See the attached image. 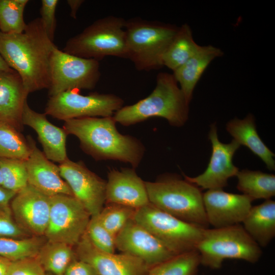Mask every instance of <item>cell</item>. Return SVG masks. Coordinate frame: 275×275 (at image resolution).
<instances>
[{
  "label": "cell",
  "instance_id": "cell-42",
  "mask_svg": "<svg viewBox=\"0 0 275 275\" xmlns=\"http://www.w3.org/2000/svg\"><path fill=\"white\" fill-rule=\"evenodd\" d=\"M13 69L8 66V65L6 63L5 61L0 54V70L11 71Z\"/></svg>",
  "mask_w": 275,
  "mask_h": 275
},
{
  "label": "cell",
  "instance_id": "cell-16",
  "mask_svg": "<svg viewBox=\"0 0 275 275\" xmlns=\"http://www.w3.org/2000/svg\"><path fill=\"white\" fill-rule=\"evenodd\" d=\"M50 204L49 197L28 184L12 200L11 210L15 222L30 235L44 236Z\"/></svg>",
  "mask_w": 275,
  "mask_h": 275
},
{
  "label": "cell",
  "instance_id": "cell-14",
  "mask_svg": "<svg viewBox=\"0 0 275 275\" xmlns=\"http://www.w3.org/2000/svg\"><path fill=\"white\" fill-rule=\"evenodd\" d=\"M116 246L122 253L141 259L150 268L176 256L133 218L116 235Z\"/></svg>",
  "mask_w": 275,
  "mask_h": 275
},
{
  "label": "cell",
  "instance_id": "cell-35",
  "mask_svg": "<svg viewBox=\"0 0 275 275\" xmlns=\"http://www.w3.org/2000/svg\"><path fill=\"white\" fill-rule=\"evenodd\" d=\"M7 275H46V272L36 257H31L11 261Z\"/></svg>",
  "mask_w": 275,
  "mask_h": 275
},
{
  "label": "cell",
  "instance_id": "cell-13",
  "mask_svg": "<svg viewBox=\"0 0 275 275\" xmlns=\"http://www.w3.org/2000/svg\"><path fill=\"white\" fill-rule=\"evenodd\" d=\"M63 179L73 196L92 216L98 215L105 204L106 181L89 170L83 162L67 158L59 165Z\"/></svg>",
  "mask_w": 275,
  "mask_h": 275
},
{
  "label": "cell",
  "instance_id": "cell-17",
  "mask_svg": "<svg viewBox=\"0 0 275 275\" xmlns=\"http://www.w3.org/2000/svg\"><path fill=\"white\" fill-rule=\"evenodd\" d=\"M253 201L244 194L227 193L223 189L207 190L203 194L207 220L214 228L242 223L252 207Z\"/></svg>",
  "mask_w": 275,
  "mask_h": 275
},
{
  "label": "cell",
  "instance_id": "cell-28",
  "mask_svg": "<svg viewBox=\"0 0 275 275\" xmlns=\"http://www.w3.org/2000/svg\"><path fill=\"white\" fill-rule=\"evenodd\" d=\"M30 145L19 131L10 124L0 121V158L26 160Z\"/></svg>",
  "mask_w": 275,
  "mask_h": 275
},
{
  "label": "cell",
  "instance_id": "cell-21",
  "mask_svg": "<svg viewBox=\"0 0 275 275\" xmlns=\"http://www.w3.org/2000/svg\"><path fill=\"white\" fill-rule=\"evenodd\" d=\"M28 95L16 71L0 70V121L22 130V112Z\"/></svg>",
  "mask_w": 275,
  "mask_h": 275
},
{
  "label": "cell",
  "instance_id": "cell-8",
  "mask_svg": "<svg viewBox=\"0 0 275 275\" xmlns=\"http://www.w3.org/2000/svg\"><path fill=\"white\" fill-rule=\"evenodd\" d=\"M133 219L176 255L196 250L205 229L180 219L151 203L136 209Z\"/></svg>",
  "mask_w": 275,
  "mask_h": 275
},
{
  "label": "cell",
  "instance_id": "cell-29",
  "mask_svg": "<svg viewBox=\"0 0 275 275\" xmlns=\"http://www.w3.org/2000/svg\"><path fill=\"white\" fill-rule=\"evenodd\" d=\"M200 258L197 250L176 255L151 268L147 275H197Z\"/></svg>",
  "mask_w": 275,
  "mask_h": 275
},
{
  "label": "cell",
  "instance_id": "cell-10",
  "mask_svg": "<svg viewBox=\"0 0 275 275\" xmlns=\"http://www.w3.org/2000/svg\"><path fill=\"white\" fill-rule=\"evenodd\" d=\"M123 104L122 99L112 94L82 95L75 90H69L50 97L45 113L64 121L84 117H112Z\"/></svg>",
  "mask_w": 275,
  "mask_h": 275
},
{
  "label": "cell",
  "instance_id": "cell-37",
  "mask_svg": "<svg viewBox=\"0 0 275 275\" xmlns=\"http://www.w3.org/2000/svg\"><path fill=\"white\" fill-rule=\"evenodd\" d=\"M10 211H0V237L14 238L30 237L11 218Z\"/></svg>",
  "mask_w": 275,
  "mask_h": 275
},
{
  "label": "cell",
  "instance_id": "cell-2",
  "mask_svg": "<svg viewBox=\"0 0 275 275\" xmlns=\"http://www.w3.org/2000/svg\"><path fill=\"white\" fill-rule=\"evenodd\" d=\"M113 116L84 117L64 121L67 134L76 136L80 147L96 160L112 159L138 166L144 148L136 139L120 133Z\"/></svg>",
  "mask_w": 275,
  "mask_h": 275
},
{
  "label": "cell",
  "instance_id": "cell-26",
  "mask_svg": "<svg viewBox=\"0 0 275 275\" xmlns=\"http://www.w3.org/2000/svg\"><path fill=\"white\" fill-rule=\"evenodd\" d=\"M236 176L237 188L253 200H266L274 196V175L245 169L239 171Z\"/></svg>",
  "mask_w": 275,
  "mask_h": 275
},
{
  "label": "cell",
  "instance_id": "cell-9",
  "mask_svg": "<svg viewBox=\"0 0 275 275\" xmlns=\"http://www.w3.org/2000/svg\"><path fill=\"white\" fill-rule=\"evenodd\" d=\"M50 97L69 90H91L100 77L99 61L67 53L56 48L50 61Z\"/></svg>",
  "mask_w": 275,
  "mask_h": 275
},
{
  "label": "cell",
  "instance_id": "cell-27",
  "mask_svg": "<svg viewBox=\"0 0 275 275\" xmlns=\"http://www.w3.org/2000/svg\"><path fill=\"white\" fill-rule=\"evenodd\" d=\"M36 257L46 272L55 275H64L68 265L77 258L73 246L48 241L43 244Z\"/></svg>",
  "mask_w": 275,
  "mask_h": 275
},
{
  "label": "cell",
  "instance_id": "cell-4",
  "mask_svg": "<svg viewBox=\"0 0 275 275\" xmlns=\"http://www.w3.org/2000/svg\"><path fill=\"white\" fill-rule=\"evenodd\" d=\"M178 26L139 18L125 20L126 59L139 71L159 69Z\"/></svg>",
  "mask_w": 275,
  "mask_h": 275
},
{
  "label": "cell",
  "instance_id": "cell-20",
  "mask_svg": "<svg viewBox=\"0 0 275 275\" xmlns=\"http://www.w3.org/2000/svg\"><path fill=\"white\" fill-rule=\"evenodd\" d=\"M22 124L33 128L38 135L45 156L50 160L61 163L68 158L66 142L68 135L63 128L50 123L45 113H39L33 110L25 102Z\"/></svg>",
  "mask_w": 275,
  "mask_h": 275
},
{
  "label": "cell",
  "instance_id": "cell-23",
  "mask_svg": "<svg viewBox=\"0 0 275 275\" xmlns=\"http://www.w3.org/2000/svg\"><path fill=\"white\" fill-rule=\"evenodd\" d=\"M226 129L239 145L247 147L257 155L270 171L275 169L274 154L266 146L259 136L253 116L249 114L243 119L234 118L229 121Z\"/></svg>",
  "mask_w": 275,
  "mask_h": 275
},
{
  "label": "cell",
  "instance_id": "cell-36",
  "mask_svg": "<svg viewBox=\"0 0 275 275\" xmlns=\"http://www.w3.org/2000/svg\"><path fill=\"white\" fill-rule=\"evenodd\" d=\"M58 0H42L40 8V18L46 32L51 41H53L57 26L56 8Z\"/></svg>",
  "mask_w": 275,
  "mask_h": 275
},
{
  "label": "cell",
  "instance_id": "cell-22",
  "mask_svg": "<svg viewBox=\"0 0 275 275\" xmlns=\"http://www.w3.org/2000/svg\"><path fill=\"white\" fill-rule=\"evenodd\" d=\"M223 54V51L216 47L201 46L191 58L173 71V75L188 103L191 101L194 90L208 65Z\"/></svg>",
  "mask_w": 275,
  "mask_h": 275
},
{
  "label": "cell",
  "instance_id": "cell-11",
  "mask_svg": "<svg viewBox=\"0 0 275 275\" xmlns=\"http://www.w3.org/2000/svg\"><path fill=\"white\" fill-rule=\"evenodd\" d=\"M50 211L44 236L48 241L75 246L84 235L91 216L74 196L50 197Z\"/></svg>",
  "mask_w": 275,
  "mask_h": 275
},
{
  "label": "cell",
  "instance_id": "cell-6",
  "mask_svg": "<svg viewBox=\"0 0 275 275\" xmlns=\"http://www.w3.org/2000/svg\"><path fill=\"white\" fill-rule=\"evenodd\" d=\"M196 250L201 264L211 269L221 268L223 261L227 259L255 263L262 255L261 247L240 224L221 228H205Z\"/></svg>",
  "mask_w": 275,
  "mask_h": 275
},
{
  "label": "cell",
  "instance_id": "cell-5",
  "mask_svg": "<svg viewBox=\"0 0 275 275\" xmlns=\"http://www.w3.org/2000/svg\"><path fill=\"white\" fill-rule=\"evenodd\" d=\"M145 185L150 203L184 222L208 228L199 187L185 179L171 177Z\"/></svg>",
  "mask_w": 275,
  "mask_h": 275
},
{
  "label": "cell",
  "instance_id": "cell-39",
  "mask_svg": "<svg viewBox=\"0 0 275 275\" xmlns=\"http://www.w3.org/2000/svg\"><path fill=\"white\" fill-rule=\"evenodd\" d=\"M16 194L0 185V211H11L9 203Z\"/></svg>",
  "mask_w": 275,
  "mask_h": 275
},
{
  "label": "cell",
  "instance_id": "cell-41",
  "mask_svg": "<svg viewBox=\"0 0 275 275\" xmlns=\"http://www.w3.org/2000/svg\"><path fill=\"white\" fill-rule=\"evenodd\" d=\"M11 262L9 260L0 256V275H7Z\"/></svg>",
  "mask_w": 275,
  "mask_h": 275
},
{
  "label": "cell",
  "instance_id": "cell-7",
  "mask_svg": "<svg viewBox=\"0 0 275 275\" xmlns=\"http://www.w3.org/2000/svg\"><path fill=\"white\" fill-rule=\"evenodd\" d=\"M125 23L114 16L100 18L70 38L63 51L98 61L107 56L126 59Z\"/></svg>",
  "mask_w": 275,
  "mask_h": 275
},
{
  "label": "cell",
  "instance_id": "cell-1",
  "mask_svg": "<svg viewBox=\"0 0 275 275\" xmlns=\"http://www.w3.org/2000/svg\"><path fill=\"white\" fill-rule=\"evenodd\" d=\"M57 47L40 17L27 23L22 33L0 32V54L20 76L28 94L49 88L50 58Z\"/></svg>",
  "mask_w": 275,
  "mask_h": 275
},
{
  "label": "cell",
  "instance_id": "cell-34",
  "mask_svg": "<svg viewBox=\"0 0 275 275\" xmlns=\"http://www.w3.org/2000/svg\"><path fill=\"white\" fill-rule=\"evenodd\" d=\"M85 234L97 249L106 253H115L116 249V236L102 226L97 215L91 217Z\"/></svg>",
  "mask_w": 275,
  "mask_h": 275
},
{
  "label": "cell",
  "instance_id": "cell-18",
  "mask_svg": "<svg viewBox=\"0 0 275 275\" xmlns=\"http://www.w3.org/2000/svg\"><path fill=\"white\" fill-rule=\"evenodd\" d=\"M27 141L31 149L25 160L28 184L49 197L58 195L73 196L61 175L59 166L45 156L31 136H28Z\"/></svg>",
  "mask_w": 275,
  "mask_h": 275
},
{
  "label": "cell",
  "instance_id": "cell-43",
  "mask_svg": "<svg viewBox=\"0 0 275 275\" xmlns=\"http://www.w3.org/2000/svg\"><path fill=\"white\" fill-rule=\"evenodd\" d=\"M2 184H3V180H2L1 170L0 168V185L2 186Z\"/></svg>",
  "mask_w": 275,
  "mask_h": 275
},
{
  "label": "cell",
  "instance_id": "cell-3",
  "mask_svg": "<svg viewBox=\"0 0 275 275\" xmlns=\"http://www.w3.org/2000/svg\"><path fill=\"white\" fill-rule=\"evenodd\" d=\"M189 104L173 74L160 72L154 89L148 97L122 106L113 118L116 122L129 126L150 118L160 117L171 125L180 127L188 119Z\"/></svg>",
  "mask_w": 275,
  "mask_h": 275
},
{
  "label": "cell",
  "instance_id": "cell-44",
  "mask_svg": "<svg viewBox=\"0 0 275 275\" xmlns=\"http://www.w3.org/2000/svg\"><path fill=\"white\" fill-rule=\"evenodd\" d=\"M46 275H55V274H52V273H47L46 272Z\"/></svg>",
  "mask_w": 275,
  "mask_h": 275
},
{
  "label": "cell",
  "instance_id": "cell-15",
  "mask_svg": "<svg viewBox=\"0 0 275 275\" xmlns=\"http://www.w3.org/2000/svg\"><path fill=\"white\" fill-rule=\"evenodd\" d=\"M75 246L77 259L90 264L99 275H147L150 269L142 260L131 255L97 249L85 234Z\"/></svg>",
  "mask_w": 275,
  "mask_h": 275
},
{
  "label": "cell",
  "instance_id": "cell-40",
  "mask_svg": "<svg viewBox=\"0 0 275 275\" xmlns=\"http://www.w3.org/2000/svg\"><path fill=\"white\" fill-rule=\"evenodd\" d=\"M82 0H68L67 4L69 6L71 9L70 15L74 19L76 18V13L77 10L84 3Z\"/></svg>",
  "mask_w": 275,
  "mask_h": 275
},
{
  "label": "cell",
  "instance_id": "cell-31",
  "mask_svg": "<svg viewBox=\"0 0 275 275\" xmlns=\"http://www.w3.org/2000/svg\"><path fill=\"white\" fill-rule=\"evenodd\" d=\"M29 0H0V32L20 33L27 23L24 20V9Z\"/></svg>",
  "mask_w": 275,
  "mask_h": 275
},
{
  "label": "cell",
  "instance_id": "cell-30",
  "mask_svg": "<svg viewBox=\"0 0 275 275\" xmlns=\"http://www.w3.org/2000/svg\"><path fill=\"white\" fill-rule=\"evenodd\" d=\"M43 244L40 237L23 238L0 237V256L11 261L36 257Z\"/></svg>",
  "mask_w": 275,
  "mask_h": 275
},
{
  "label": "cell",
  "instance_id": "cell-38",
  "mask_svg": "<svg viewBox=\"0 0 275 275\" xmlns=\"http://www.w3.org/2000/svg\"><path fill=\"white\" fill-rule=\"evenodd\" d=\"M64 275H99L88 263L75 259L68 265Z\"/></svg>",
  "mask_w": 275,
  "mask_h": 275
},
{
  "label": "cell",
  "instance_id": "cell-25",
  "mask_svg": "<svg viewBox=\"0 0 275 275\" xmlns=\"http://www.w3.org/2000/svg\"><path fill=\"white\" fill-rule=\"evenodd\" d=\"M200 47L194 39L189 25L183 24L178 28L163 56V66L174 71L191 58Z\"/></svg>",
  "mask_w": 275,
  "mask_h": 275
},
{
  "label": "cell",
  "instance_id": "cell-32",
  "mask_svg": "<svg viewBox=\"0 0 275 275\" xmlns=\"http://www.w3.org/2000/svg\"><path fill=\"white\" fill-rule=\"evenodd\" d=\"M2 186L18 193L28 184L25 160L0 158Z\"/></svg>",
  "mask_w": 275,
  "mask_h": 275
},
{
  "label": "cell",
  "instance_id": "cell-19",
  "mask_svg": "<svg viewBox=\"0 0 275 275\" xmlns=\"http://www.w3.org/2000/svg\"><path fill=\"white\" fill-rule=\"evenodd\" d=\"M106 204H118L138 209L150 203L144 181L133 169H112L106 184Z\"/></svg>",
  "mask_w": 275,
  "mask_h": 275
},
{
  "label": "cell",
  "instance_id": "cell-12",
  "mask_svg": "<svg viewBox=\"0 0 275 275\" xmlns=\"http://www.w3.org/2000/svg\"><path fill=\"white\" fill-rule=\"evenodd\" d=\"M212 152L209 162L201 174L190 177L183 175L187 181L207 190L223 189L229 178L236 176L238 168L233 163V156L240 145L234 140L229 144L219 141L215 123L211 124L208 133Z\"/></svg>",
  "mask_w": 275,
  "mask_h": 275
},
{
  "label": "cell",
  "instance_id": "cell-24",
  "mask_svg": "<svg viewBox=\"0 0 275 275\" xmlns=\"http://www.w3.org/2000/svg\"><path fill=\"white\" fill-rule=\"evenodd\" d=\"M246 232L260 247L267 246L275 236V202L266 200L252 206L242 223Z\"/></svg>",
  "mask_w": 275,
  "mask_h": 275
},
{
  "label": "cell",
  "instance_id": "cell-33",
  "mask_svg": "<svg viewBox=\"0 0 275 275\" xmlns=\"http://www.w3.org/2000/svg\"><path fill=\"white\" fill-rule=\"evenodd\" d=\"M136 210L121 205L106 204L97 217L102 226L116 236L127 223L133 218Z\"/></svg>",
  "mask_w": 275,
  "mask_h": 275
}]
</instances>
